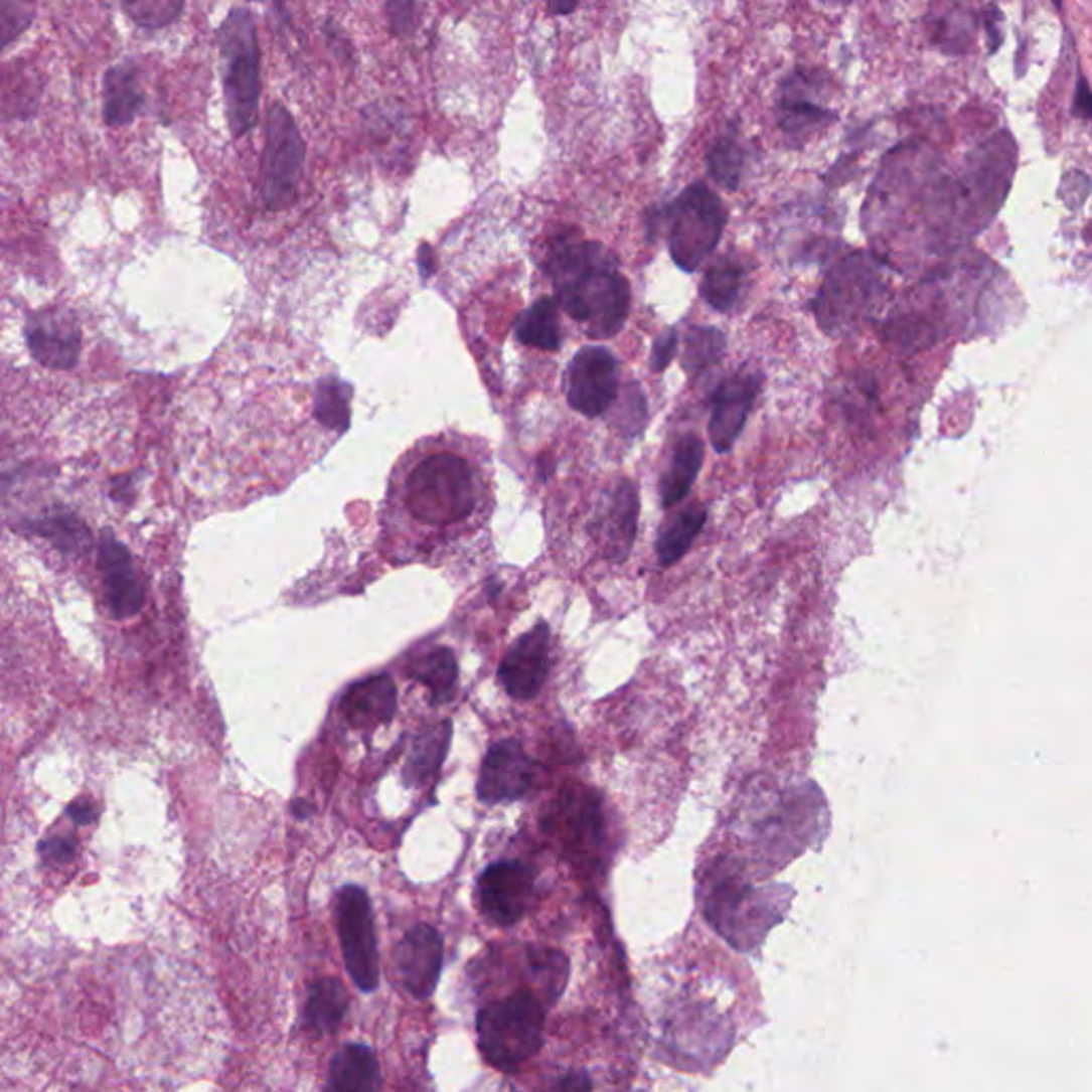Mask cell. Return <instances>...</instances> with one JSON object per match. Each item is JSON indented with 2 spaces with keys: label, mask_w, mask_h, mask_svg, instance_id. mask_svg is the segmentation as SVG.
<instances>
[{
  "label": "cell",
  "mask_w": 1092,
  "mask_h": 1092,
  "mask_svg": "<svg viewBox=\"0 0 1092 1092\" xmlns=\"http://www.w3.org/2000/svg\"><path fill=\"white\" fill-rule=\"evenodd\" d=\"M676 342H678V335L674 329H666L664 333H661L655 344H653V352H651V369L653 371H664L672 359H674V352H676Z\"/></svg>",
  "instance_id": "cell-39"
},
{
  "label": "cell",
  "mask_w": 1092,
  "mask_h": 1092,
  "mask_svg": "<svg viewBox=\"0 0 1092 1092\" xmlns=\"http://www.w3.org/2000/svg\"><path fill=\"white\" fill-rule=\"evenodd\" d=\"M533 775V762L521 743L512 739L499 741L482 760L476 794L487 804L521 800L531 790Z\"/></svg>",
  "instance_id": "cell-15"
},
{
  "label": "cell",
  "mask_w": 1092,
  "mask_h": 1092,
  "mask_svg": "<svg viewBox=\"0 0 1092 1092\" xmlns=\"http://www.w3.org/2000/svg\"><path fill=\"white\" fill-rule=\"evenodd\" d=\"M638 508L640 506L634 482L628 478L619 480L598 518V540L602 542L604 553L611 560L621 562L628 558L638 529Z\"/></svg>",
  "instance_id": "cell-18"
},
{
  "label": "cell",
  "mask_w": 1092,
  "mask_h": 1092,
  "mask_svg": "<svg viewBox=\"0 0 1092 1092\" xmlns=\"http://www.w3.org/2000/svg\"><path fill=\"white\" fill-rule=\"evenodd\" d=\"M120 5L141 28H165L184 11V0H120Z\"/></svg>",
  "instance_id": "cell-34"
},
{
  "label": "cell",
  "mask_w": 1092,
  "mask_h": 1092,
  "mask_svg": "<svg viewBox=\"0 0 1092 1092\" xmlns=\"http://www.w3.org/2000/svg\"><path fill=\"white\" fill-rule=\"evenodd\" d=\"M547 5L555 15H568L577 9L579 0H547Z\"/></svg>",
  "instance_id": "cell-42"
},
{
  "label": "cell",
  "mask_w": 1092,
  "mask_h": 1092,
  "mask_svg": "<svg viewBox=\"0 0 1092 1092\" xmlns=\"http://www.w3.org/2000/svg\"><path fill=\"white\" fill-rule=\"evenodd\" d=\"M666 216L674 265L683 272H695L722 240L728 218L722 199L705 184H693L670 203Z\"/></svg>",
  "instance_id": "cell-6"
},
{
  "label": "cell",
  "mask_w": 1092,
  "mask_h": 1092,
  "mask_svg": "<svg viewBox=\"0 0 1092 1092\" xmlns=\"http://www.w3.org/2000/svg\"><path fill=\"white\" fill-rule=\"evenodd\" d=\"M75 847L77 843L73 836H51L43 840V843L39 845V851L47 865H66L68 861H73Z\"/></svg>",
  "instance_id": "cell-38"
},
{
  "label": "cell",
  "mask_w": 1092,
  "mask_h": 1092,
  "mask_svg": "<svg viewBox=\"0 0 1092 1092\" xmlns=\"http://www.w3.org/2000/svg\"><path fill=\"white\" fill-rule=\"evenodd\" d=\"M707 523V510L703 506H687L678 514H674L670 521L659 531V538L655 544V553L659 564L668 568L676 562L683 560V555L689 551L695 535L703 531Z\"/></svg>",
  "instance_id": "cell-29"
},
{
  "label": "cell",
  "mask_w": 1092,
  "mask_h": 1092,
  "mask_svg": "<svg viewBox=\"0 0 1092 1092\" xmlns=\"http://www.w3.org/2000/svg\"><path fill=\"white\" fill-rule=\"evenodd\" d=\"M544 267L558 293L555 299L568 316L583 322L587 335L606 339L623 329L632 293L611 250L566 232L555 240Z\"/></svg>",
  "instance_id": "cell-3"
},
{
  "label": "cell",
  "mask_w": 1092,
  "mask_h": 1092,
  "mask_svg": "<svg viewBox=\"0 0 1092 1092\" xmlns=\"http://www.w3.org/2000/svg\"><path fill=\"white\" fill-rule=\"evenodd\" d=\"M558 1088H566V1090H587V1088H592V1082H589L585 1076H568L566 1080L558 1082Z\"/></svg>",
  "instance_id": "cell-43"
},
{
  "label": "cell",
  "mask_w": 1092,
  "mask_h": 1092,
  "mask_svg": "<svg viewBox=\"0 0 1092 1092\" xmlns=\"http://www.w3.org/2000/svg\"><path fill=\"white\" fill-rule=\"evenodd\" d=\"M335 916L346 971L361 992H373L380 983V964L367 892L354 884L344 886L337 894Z\"/></svg>",
  "instance_id": "cell-9"
},
{
  "label": "cell",
  "mask_w": 1092,
  "mask_h": 1092,
  "mask_svg": "<svg viewBox=\"0 0 1092 1092\" xmlns=\"http://www.w3.org/2000/svg\"><path fill=\"white\" fill-rule=\"evenodd\" d=\"M758 391L760 378L754 373H734L715 391L709 421V436L715 451H732L734 442L739 440L747 423L751 408H754Z\"/></svg>",
  "instance_id": "cell-17"
},
{
  "label": "cell",
  "mask_w": 1092,
  "mask_h": 1092,
  "mask_svg": "<svg viewBox=\"0 0 1092 1092\" xmlns=\"http://www.w3.org/2000/svg\"><path fill=\"white\" fill-rule=\"evenodd\" d=\"M544 1005L533 992H516L482 1007L476 1016L478 1048L485 1061L516 1073L542 1048Z\"/></svg>",
  "instance_id": "cell-4"
},
{
  "label": "cell",
  "mask_w": 1092,
  "mask_h": 1092,
  "mask_svg": "<svg viewBox=\"0 0 1092 1092\" xmlns=\"http://www.w3.org/2000/svg\"><path fill=\"white\" fill-rule=\"evenodd\" d=\"M451 722H440L419 734L410 747V756L404 768V779L408 785L419 787L438 775L451 745Z\"/></svg>",
  "instance_id": "cell-24"
},
{
  "label": "cell",
  "mask_w": 1092,
  "mask_h": 1092,
  "mask_svg": "<svg viewBox=\"0 0 1092 1092\" xmlns=\"http://www.w3.org/2000/svg\"><path fill=\"white\" fill-rule=\"evenodd\" d=\"M382 1084L375 1052L363 1044H348L339 1050L329 1069V1090L371 1092Z\"/></svg>",
  "instance_id": "cell-22"
},
{
  "label": "cell",
  "mask_w": 1092,
  "mask_h": 1092,
  "mask_svg": "<svg viewBox=\"0 0 1092 1092\" xmlns=\"http://www.w3.org/2000/svg\"><path fill=\"white\" fill-rule=\"evenodd\" d=\"M143 107V88L139 68L133 62H120L107 68L103 77V118L110 127H127Z\"/></svg>",
  "instance_id": "cell-21"
},
{
  "label": "cell",
  "mask_w": 1092,
  "mask_h": 1092,
  "mask_svg": "<svg viewBox=\"0 0 1092 1092\" xmlns=\"http://www.w3.org/2000/svg\"><path fill=\"white\" fill-rule=\"evenodd\" d=\"M617 427L623 436H636L647 423V400L642 388L632 382L623 393V402L617 408Z\"/></svg>",
  "instance_id": "cell-35"
},
{
  "label": "cell",
  "mask_w": 1092,
  "mask_h": 1092,
  "mask_svg": "<svg viewBox=\"0 0 1092 1092\" xmlns=\"http://www.w3.org/2000/svg\"><path fill=\"white\" fill-rule=\"evenodd\" d=\"M32 20H34L32 0H3V3H0L3 43L9 45L15 37H20V32H24Z\"/></svg>",
  "instance_id": "cell-36"
},
{
  "label": "cell",
  "mask_w": 1092,
  "mask_h": 1092,
  "mask_svg": "<svg viewBox=\"0 0 1092 1092\" xmlns=\"http://www.w3.org/2000/svg\"><path fill=\"white\" fill-rule=\"evenodd\" d=\"M101 572L107 606L120 619L133 617L143 606V587L137 579L131 555L118 542L105 540L101 547Z\"/></svg>",
  "instance_id": "cell-20"
},
{
  "label": "cell",
  "mask_w": 1092,
  "mask_h": 1092,
  "mask_svg": "<svg viewBox=\"0 0 1092 1092\" xmlns=\"http://www.w3.org/2000/svg\"><path fill=\"white\" fill-rule=\"evenodd\" d=\"M348 1009V996L342 981L335 977H322L310 983L306 1007H303V1025L320 1035H329L344 1023Z\"/></svg>",
  "instance_id": "cell-25"
},
{
  "label": "cell",
  "mask_w": 1092,
  "mask_h": 1092,
  "mask_svg": "<svg viewBox=\"0 0 1092 1092\" xmlns=\"http://www.w3.org/2000/svg\"><path fill=\"white\" fill-rule=\"evenodd\" d=\"M551 632L544 621L535 623L529 632L516 638L497 670L499 683L514 700H533L540 693L549 674Z\"/></svg>",
  "instance_id": "cell-14"
},
{
  "label": "cell",
  "mask_w": 1092,
  "mask_h": 1092,
  "mask_svg": "<svg viewBox=\"0 0 1092 1092\" xmlns=\"http://www.w3.org/2000/svg\"><path fill=\"white\" fill-rule=\"evenodd\" d=\"M303 165H306V143L291 112L278 103L267 114L265 133L261 192L267 209L282 211L295 203Z\"/></svg>",
  "instance_id": "cell-7"
},
{
  "label": "cell",
  "mask_w": 1092,
  "mask_h": 1092,
  "mask_svg": "<svg viewBox=\"0 0 1092 1092\" xmlns=\"http://www.w3.org/2000/svg\"><path fill=\"white\" fill-rule=\"evenodd\" d=\"M535 873L521 861H501L482 871L478 905L482 916L497 926H514L533 903Z\"/></svg>",
  "instance_id": "cell-11"
},
{
  "label": "cell",
  "mask_w": 1092,
  "mask_h": 1092,
  "mask_svg": "<svg viewBox=\"0 0 1092 1092\" xmlns=\"http://www.w3.org/2000/svg\"><path fill=\"white\" fill-rule=\"evenodd\" d=\"M560 303L553 297H542L529 306L525 312L518 314L514 322V335L521 344L540 348V350H558L562 346V329H560Z\"/></svg>",
  "instance_id": "cell-26"
},
{
  "label": "cell",
  "mask_w": 1092,
  "mask_h": 1092,
  "mask_svg": "<svg viewBox=\"0 0 1092 1092\" xmlns=\"http://www.w3.org/2000/svg\"><path fill=\"white\" fill-rule=\"evenodd\" d=\"M474 463L449 446L423 442L398 461L380 512L382 544L396 564L427 562L480 506Z\"/></svg>",
  "instance_id": "cell-2"
},
{
  "label": "cell",
  "mask_w": 1092,
  "mask_h": 1092,
  "mask_svg": "<svg viewBox=\"0 0 1092 1092\" xmlns=\"http://www.w3.org/2000/svg\"><path fill=\"white\" fill-rule=\"evenodd\" d=\"M398 711V687L388 674L354 683L342 697V715L350 728L371 730L388 724Z\"/></svg>",
  "instance_id": "cell-19"
},
{
  "label": "cell",
  "mask_w": 1092,
  "mask_h": 1092,
  "mask_svg": "<svg viewBox=\"0 0 1092 1092\" xmlns=\"http://www.w3.org/2000/svg\"><path fill=\"white\" fill-rule=\"evenodd\" d=\"M293 813H295V815H297L299 819H306V817H308V815L312 813V807H310V804H308V802H303V800H297V802L293 804Z\"/></svg>",
  "instance_id": "cell-44"
},
{
  "label": "cell",
  "mask_w": 1092,
  "mask_h": 1092,
  "mask_svg": "<svg viewBox=\"0 0 1092 1092\" xmlns=\"http://www.w3.org/2000/svg\"><path fill=\"white\" fill-rule=\"evenodd\" d=\"M444 960V943L436 928L427 924L412 926L396 947L398 973L406 992L425 1000L434 994Z\"/></svg>",
  "instance_id": "cell-16"
},
{
  "label": "cell",
  "mask_w": 1092,
  "mask_h": 1092,
  "mask_svg": "<svg viewBox=\"0 0 1092 1092\" xmlns=\"http://www.w3.org/2000/svg\"><path fill=\"white\" fill-rule=\"evenodd\" d=\"M745 278L747 272L743 261L734 257H720L707 270L700 293L711 308L718 312H732L741 301Z\"/></svg>",
  "instance_id": "cell-28"
},
{
  "label": "cell",
  "mask_w": 1092,
  "mask_h": 1092,
  "mask_svg": "<svg viewBox=\"0 0 1092 1092\" xmlns=\"http://www.w3.org/2000/svg\"><path fill=\"white\" fill-rule=\"evenodd\" d=\"M226 120L236 137L255 127L261 101V51L255 17L248 9H230L218 30Z\"/></svg>",
  "instance_id": "cell-5"
},
{
  "label": "cell",
  "mask_w": 1092,
  "mask_h": 1092,
  "mask_svg": "<svg viewBox=\"0 0 1092 1092\" xmlns=\"http://www.w3.org/2000/svg\"><path fill=\"white\" fill-rule=\"evenodd\" d=\"M408 674L412 678H417V681H421L429 689L434 705L449 703L455 693L457 674H459L457 657L451 649L436 647L412 661Z\"/></svg>",
  "instance_id": "cell-27"
},
{
  "label": "cell",
  "mask_w": 1092,
  "mask_h": 1092,
  "mask_svg": "<svg viewBox=\"0 0 1092 1092\" xmlns=\"http://www.w3.org/2000/svg\"><path fill=\"white\" fill-rule=\"evenodd\" d=\"M703 461H705V442L700 438L687 434L676 442L668 470L664 476H661V482H659L661 506L672 508L676 504H681V501L687 497L693 480L697 478V472H700L703 468Z\"/></svg>",
  "instance_id": "cell-23"
},
{
  "label": "cell",
  "mask_w": 1092,
  "mask_h": 1092,
  "mask_svg": "<svg viewBox=\"0 0 1092 1092\" xmlns=\"http://www.w3.org/2000/svg\"><path fill=\"white\" fill-rule=\"evenodd\" d=\"M768 899L762 892L728 877V880H720L711 888L707 901V918L732 945H739L741 920H747L751 943L756 945L758 939L777 920L775 909L762 905Z\"/></svg>",
  "instance_id": "cell-12"
},
{
  "label": "cell",
  "mask_w": 1092,
  "mask_h": 1092,
  "mask_svg": "<svg viewBox=\"0 0 1092 1092\" xmlns=\"http://www.w3.org/2000/svg\"><path fill=\"white\" fill-rule=\"evenodd\" d=\"M348 388L291 348L244 344L188 391L182 463L226 499L261 493L314 463L348 427Z\"/></svg>",
  "instance_id": "cell-1"
},
{
  "label": "cell",
  "mask_w": 1092,
  "mask_h": 1092,
  "mask_svg": "<svg viewBox=\"0 0 1092 1092\" xmlns=\"http://www.w3.org/2000/svg\"><path fill=\"white\" fill-rule=\"evenodd\" d=\"M726 350V335L715 327H691L685 335L681 365L689 375L707 371Z\"/></svg>",
  "instance_id": "cell-32"
},
{
  "label": "cell",
  "mask_w": 1092,
  "mask_h": 1092,
  "mask_svg": "<svg viewBox=\"0 0 1092 1092\" xmlns=\"http://www.w3.org/2000/svg\"><path fill=\"white\" fill-rule=\"evenodd\" d=\"M823 91H826V77L815 68H798L783 82L777 101V122L792 141L807 139L823 124L834 120V114L821 101Z\"/></svg>",
  "instance_id": "cell-13"
},
{
  "label": "cell",
  "mask_w": 1092,
  "mask_h": 1092,
  "mask_svg": "<svg viewBox=\"0 0 1092 1092\" xmlns=\"http://www.w3.org/2000/svg\"><path fill=\"white\" fill-rule=\"evenodd\" d=\"M884 289L880 263L869 255H851L828 274L815 301V314L823 329L843 327L865 316Z\"/></svg>",
  "instance_id": "cell-8"
},
{
  "label": "cell",
  "mask_w": 1092,
  "mask_h": 1092,
  "mask_svg": "<svg viewBox=\"0 0 1092 1092\" xmlns=\"http://www.w3.org/2000/svg\"><path fill=\"white\" fill-rule=\"evenodd\" d=\"M66 813L75 823H80V826H86V823H93L97 819L99 809H97V804L93 800L80 798V800H75L73 804H70V807L66 809Z\"/></svg>",
  "instance_id": "cell-41"
},
{
  "label": "cell",
  "mask_w": 1092,
  "mask_h": 1092,
  "mask_svg": "<svg viewBox=\"0 0 1092 1092\" xmlns=\"http://www.w3.org/2000/svg\"><path fill=\"white\" fill-rule=\"evenodd\" d=\"M30 344L43 363L66 365L73 361L77 352V333L68 325L47 318L37 322L30 331Z\"/></svg>",
  "instance_id": "cell-30"
},
{
  "label": "cell",
  "mask_w": 1092,
  "mask_h": 1092,
  "mask_svg": "<svg viewBox=\"0 0 1092 1092\" xmlns=\"http://www.w3.org/2000/svg\"><path fill=\"white\" fill-rule=\"evenodd\" d=\"M747 152L737 135H724L707 154V165L713 180L728 190H737L743 182Z\"/></svg>",
  "instance_id": "cell-31"
},
{
  "label": "cell",
  "mask_w": 1092,
  "mask_h": 1092,
  "mask_svg": "<svg viewBox=\"0 0 1092 1092\" xmlns=\"http://www.w3.org/2000/svg\"><path fill=\"white\" fill-rule=\"evenodd\" d=\"M1054 5H1056V7H1061V0H1054Z\"/></svg>",
  "instance_id": "cell-46"
},
{
  "label": "cell",
  "mask_w": 1092,
  "mask_h": 1092,
  "mask_svg": "<svg viewBox=\"0 0 1092 1092\" xmlns=\"http://www.w3.org/2000/svg\"><path fill=\"white\" fill-rule=\"evenodd\" d=\"M386 15H388V28L396 37H406V34L415 30V24H417L415 0H388Z\"/></svg>",
  "instance_id": "cell-37"
},
{
  "label": "cell",
  "mask_w": 1092,
  "mask_h": 1092,
  "mask_svg": "<svg viewBox=\"0 0 1092 1092\" xmlns=\"http://www.w3.org/2000/svg\"><path fill=\"white\" fill-rule=\"evenodd\" d=\"M1073 114L1084 120H1092V91L1084 77H1080L1076 97H1073Z\"/></svg>",
  "instance_id": "cell-40"
},
{
  "label": "cell",
  "mask_w": 1092,
  "mask_h": 1092,
  "mask_svg": "<svg viewBox=\"0 0 1092 1092\" xmlns=\"http://www.w3.org/2000/svg\"><path fill=\"white\" fill-rule=\"evenodd\" d=\"M619 365L602 346L581 348L568 365L566 398L570 408L587 419H598L617 400Z\"/></svg>",
  "instance_id": "cell-10"
},
{
  "label": "cell",
  "mask_w": 1092,
  "mask_h": 1092,
  "mask_svg": "<svg viewBox=\"0 0 1092 1092\" xmlns=\"http://www.w3.org/2000/svg\"><path fill=\"white\" fill-rule=\"evenodd\" d=\"M819 3H826V5H847V3H851V0H819Z\"/></svg>",
  "instance_id": "cell-45"
},
{
  "label": "cell",
  "mask_w": 1092,
  "mask_h": 1092,
  "mask_svg": "<svg viewBox=\"0 0 1092 1092\" xmlns=\"http://www.w3.org/2000/svg\"><path fill=\"white\" fill-rule=\"evenodd\" d=\"M529 964H531L533 979L535 983H538V990L544 994L547 1002L551 1005V1002H555L562 996L568 983V971H570L568 958L560 952L544 950L540 954H533L529 958Z\"/></svg>",
  "instance_id": "cell-33"
}]
</instances>
